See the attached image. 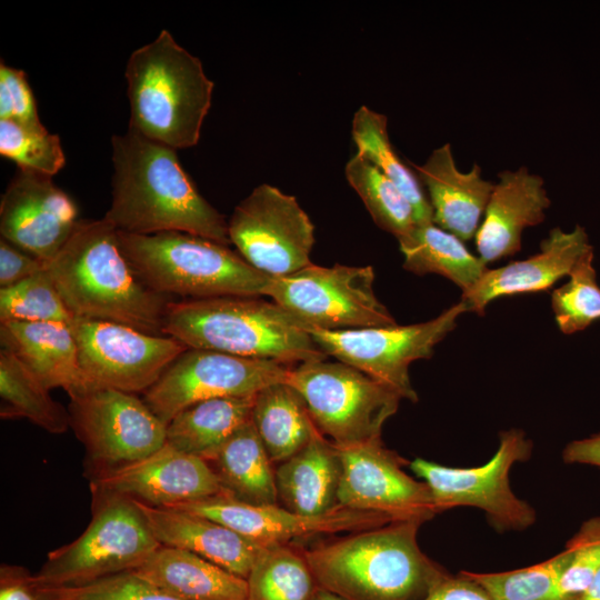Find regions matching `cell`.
<instances>
[{
	"label": "cell",
	"instance_id": "1",
	"mask_svg": "<svg viewBox=\"0 0 600 600\" xmlns=\"http://www.w3.org/2000/svg\"><path fill=\"white\" fill-rule=\"evenodd\" d=\"M111 204L119 231L187 232L230 246L228 221L197 190L174 149L128 128L111 138Z\"/></svg>",
	"mask_w": 600,
	"mask_h": 600
},
{
	"label": "cell",
	"instance_id": "2",
	"mask_svg": "<svg viewBox=\"0 0 600 600\" xmlns=\"http://www.w3.org/2000/svg\"><path fill=\"white\" fill-rule=\"evenodd\" d=\"M46 267L73 318L163 334L167 307L174 299L154 292L139 279L119 247L117 228L104 217L79 220Z\"/></svg>",
	"mask_w": 600,
	"mask_h": 600
},
{
	"label": "cell",
	"instance_id": "3",
	"mask_svg": "<svg viewBox=\"0 0 600 600\" xmlns=\"http://www.w3.org/2000/svg\"><path fill=\"white\" fill-rule=\"evenodd\" d=\"M421 524L359 530L303 554L318 587L343 600H421L444 577L419 547Z\"/></svg>",
	"mask_w": 600,
	"mask_h": 600
},
{
	"label": "cell",
	"instance_id": "4",
	"mask_svg": "<svg viewBox=\"0 0 600 600\" xmlns=\"http://www.w3.org/2000/svg\"><path fill=\"white\" fill-rule=\"evenodd\" d=\"M162 332L188 348L287 366L327 358L306 323L263 297L172 300Z\"/></svg>",
	"mask_w": 600,
	"mask_h": 600
},
{
	"label": "cell",
	"instance_id": "5",
	"mask_svg": "<svg viewBox=\"0 0 600 600\" xmlns=\"http://www.w3.org/2000/svg\"><path fill=\"white\" fill-rule=\"evenodd\" d=\"M129 128L174 150L198 143L214 83L168 30L129 57Z\"/></svg>",
	"mask_w": 600,
	"mask_h": 600
},
{
	"label": "cell",
	"instance_id": "6",
	"mask_svg": "<svg viewBox=\"0 0 600 600\" xmlns=\"http://www.w3.org/2000/svg\"><path fill=\"white\" fill-rule=\"evenodd\" d=\"M118 241L139 279L172 299L266 297L271 280L229 246L204 237L179 231L131 234L118 230Z\"/></svg>",
	"mask_w": 600,
	"mask_h": 600
},
{
	"label": "cell",
	"instance_id": "7",
	"mask_svg": "<svg viewBox=\"0 0 600 600\" xmlns=\"http://www.w3.org/2000/svg\"><path fill=\"white\" fill-rule=\"evenodd\" d=\"M99 497L83 533L51 551L40 570L30 576L38 587L84 584L139 568L161 546L131 498Z\"/></svg>",
	"mask_w": 600,
	"mask_h": 600
},
{
	"label": "cell",
	"instance_id": "8",
	"mask_svg": "<svg viewBox=\"0 0 600 600\" xmlns=\"http://www.w3.org/2000/svg\"><path fill=\"white\" fill-rule=\"evenodd\" d=\"M303 398L317 429L336 446L381 439L401 398L362 371L327 358L290 369L287 380Z\"/></svg>",
	"mask_w": 600,
	"mask_h": 600
},
{
	"label": "cell",
	"instance_id": "9",
	"mask_svg": "<svg viewBox=\"0 0 600 600\" xmlns=\"http://www.w3.org/2000/svg\"><path fill=\"white\" fill-rule=\"evenodd\" d=\"M371 266L309 264L270 280L266 297L309 329L329 331L394 326L396 320L377 298Z\"/></svg>",
	"mask_w": 600,
	"mask_h": 600
},
{
	"label": "cell",
	"instance_id": "10",
	"mask_svg": "<svg viewBox=\"0 0 600 600\" xmlns=\"http://www.w3.org/2000/svg\"><path fill=\"white\" fill-rule=\"evenodd\" d=\"M532 442L520 429L502 431L499 447L484 464L456 468L421 458L410 462L412 472L422 479L439 512L456 507L482 510L496 530L521 531L536 521L534 509L511 490L509 473L517 462L527 461Z\"/></svg>",
	"mask_w": 600,
	"mask_h": 600
},
{
	"label": "cell",
	"instance_id": "11",
	"mask_svg": "<svg viewBox=\"0 0 600 600\" xmlns=\"http://www.w3.org/2000/svg\"><path fill=\"white\" fill-rule=\"evenodd\" d=\"M466 303L444 310L437 318L408 326H387L352 330L309 329L316 343L327 354L347 363L394 391L401 399L418 401L409 376V366L429 359L434 347L467 312Z\"/></svg>",
	"mask_w": 600,
	"mask_h": 600
},
{
	"label": "cell",
	"instance_id": "12",
	"mask_svg": "<svg viewBox=\"0 0 600 600\" xmlns=\"http://www.w3.org/2000/svg\"><path fill=\"white\" fill-rule=\"evenodd\" d=\"M228 234L238 253L269 277H284L312 263V221L293 196L271 184H259L236 206Z\"/></svg>",
	"mask_w": 600,
	"mask_h": 600
},
{
	"label": "cell",
	"instance_id": "13",
	"mask_svg": "<svg viewBox=\"0 0 600 600\" xmlns=\"http://www.w3.org/2000/svg\"><path fill=\"white\" fill-rule=\"evenodd\" d=\"M69 397L70 428L98 471L143 459L166 443L167 426L134 393L89 387Z\"/></svg>",
	"mask_w": 600,
	"mask_h": 600
},
{
	"label": "cell",
	"instance_id": "14",
	"mask_svg": "<svg viewBox=\"0 0 600 600\" xmlns=\"http://www.w3.org/2000/svg\"><path fill=\"white\" fill-rule=\"evenodd\" d=\"M69 326L90 387L144 393L188 349L172 337L146 333L112 321L73 318Z\"/></svg>",
	"mask_w": 600,
	"mask_h": 600
},
{
	"label": "cell",
	"instance_id": "15",
	"mask_svg": "<svg viewBox=\"0 0 600 600\" xmlns=\"http://www.w3.org/2000/svg\"><path fill=\"white\" fill-rule=\"evenodd\" d=\"M290 368L271 360L188 348L143 393V401L167 426L183 409L224 397H252L287 380Z\"/></svg>",
	"mask_w": 600,
	"mask_h": 600
},
{
	"label": "cell",
	"instance_id": "16",
	"mask_svg": "<svg viewBox=\"0 0 600 600\" xmlns=\"http://www.w3.org/2000/svg\"><path fill=\"white\" fill-rule=\"evenodd\" d=\"M334 447L341 462L338 506L421 523L438 513L428 486L403 471V460L381 439Z\"/></svg>",
	"mask_w": 600,
	"mask_h": 600
},
{
	"label": "cell",
	"instance_id": "17",
	"mask_svg": "<svg viewBox=\"0 0 600 600\" xmlns=\"http://www.w3.org/2000/svg\"><path fill=\"white\" fill-rule=\"evenodd\" d=\"M78 213L52 177L18 169L1 196L0 234L47 264L74 231Z\"/></svg>",
	"mask_w": 600,
	"mask_h": 600
},
{
	"label": "cell",
	"instance_id": "18",
	"mask_svg": "<svg viewBox=\"0 0 600 600\" xmlns=\"http://www.w3.org/2000/svg\"><path fill=\"white\" fill-rule=\"evenodd\" d=\"M171 509L212 519L263 546L286 544L296 538L320 533L354 532L394 522L383 514L340 506L322 514L303 516L280 504H251L226 493Z\"/></svg>",
	"mask_w": 600,
	"mask_h": 600
},
{
	"label": "cell",
	"instance_id": "19",
	"mask_svg": "<svg viewBox=\"0 0 600 600\" xmlns=\"http://www.w3.org/2000/svg\"><path fill=\"white\" fill-rule=\"evenodd\" d=\"M94 493L118 494L158 508H172L223 493L206 460L164 443L138 461L96 472Z\"/></svg>",
	"mask_w": 600,
	"mask_h": 600
},
{
	"label": "cell",
	"instance_id": "20",
	"mask_svg": "<svg viewBox=\"0 0 600 600\" xmlns=\"http://www.w3.org/2000/svg\"><path fill=\"white\" fill-rule=\"evenodd\" d=\"M593 250L581 226L566 232L556 227L540 243V251L524 260L487 269L461 300L467 310L483 314L486 307L503 296L546 291L569 276L577 262Z\"/></svg>",
	"mask_w": 600,
	"mask_h": 600
},
{
	"label": "cell",
	"instance_id": "21",
	"mask_svg": "<svg viewBox=\"0 0 600 600\" xmlns=\"http://www.w3.org/2000/svg\"><path fill=\"white\" fill-rule=\"evenodd\" d=\"M550 203L540 176L526 167L500 172L474 237L480 259L488 264L517 253L523 230L541 223Z\"/></svg>",
	"mask_w": 600,
	"mask_h": 600
},
{
	"label": "cell",
	"instance_id": "22",
	"mask_svg": "<svg viewBox=\"0 0 600 600\" xmlns=\"http://www.w3.org/2000/svg\"><path fill=\"white\" fill-rule=\"evenodd\" d=\"M132 500L161 546L190 551L238 577L247 579L268 547L212 519Z\"/></svg>",
	"mask_w": 600,
	"mask_h": 600
},
{
	"label": "cell",
	"instance_id": "23",
	"mask_svg": "<svg viewBox=\"0 0 600 600\" xmlns=\"http://www.w3.org/2000/svg\"><path fill=\"white\" fill-rule=\"evenodd\" d=\"M433 211V223L462 241L476 237L494 184L474 164L460 171L449 143L434 149L421 166L410 163Z\"/></svg>",
	"mask_w": 600,
	"mask_h": 600
},
{
	"label": "cell",
	"instance_id": "24",
	"mask_svg": "<svg viewBox=\"0 0 600 600\" xmlns=\"http://www.w3.org/2000/svg\"><path fill=\"white\" fill-rule=\"evenodd\" d=\"M0 343L48 390L62 388L71 396L90 387L82 374L77 342L68 323L0 322Z\"/></svg>",
	"mask_w": 600,
	"mask_h": 600
},
{
	"label": "cell",
	"instance_id": "25",
	"mask_svg": "<svg viewBox=\"0 0 600 600\" xmlns=\"http://www.w3.org/2000/svg\"><path fill=\"white\" fill-rule=\"evenodd\" d=\"M341 462L332 442L318 432L299 452L276 470L278 500L303 516H318L338 507Z\"/></svg>",
	"mask_w": 600,
	"mask_h": 600
},
{
	"label": "cell",
	"instance_id": "26",
	"mask_svg": "<svg viewBox=\"0 0 600 600\" xmlns=\"http://www.w3.org/2000/svg\"><path fill=\"white\" fill-rule=\"evenodd\" d=\"M132 571L180 600H248L247 579L181 549L160 546Z\"/></svg>",
	"mask_w": 600,
	"mask_h": 600
},
{
	"label": "cell",
	"instance_id": "27",
	"mask_svg": "<svg viewBox=\"0 0 600 600\" xmlns=\"http://www.w3.org/2000/svg\"><path fill=\"white\" fill-rule=\"evenodd\" d=\"M252 422L239 427L209 462L223 493L247 503L278 504L276 471Z\"/></svg>",
	"mask_w": 600,
	"mask_h": 600
},
{
	"label": "cell",
	"instance_id": "28",
	"mask_svg": "<svg viewBox=\"0 0 600 600\" xmlns=\"http://www.w3.org/2000/svg\"><path fill=\"white\" fill-rule=\"evenodd\" d=\"M254 396L197 402L177 413L166 429V443L211 462L244 422L251 419Z\"/></svg>",
	"mask_w": 600,
	"mask_h": 600
},
{
	"label": "cell",
	"instance_id": "29",
	"mask_svg": "<svg viewBox=\"0 0 600 600\" xmlns=\"http://www.w3.org/2000/svg\"><path fill=\"white\" fill-rule=\"evenodd\" d=\"M251 420L272 462L289 459L320 432L303 398L287 381L254 396Z\"/></svg>",
	"mask_w": 600,
	"mask_h": 600
},
{
	"label": "cell",
	"instance_id": "30",
	"mask_svg": "<svg viewBox=\"0 0 600 600\" xmlns=\"http://www.w3.org/2000/svg\"><path fill=\"white\" fill-rule=\"evenodd\" d=\"M397 240L406 270L417 274H440L457 284L462 293L469 291L488 269L461 239L433 222L416 224Z\"/></svg>",
	"mask_w": 600,
	"mask_h": 600
},
{
	"label": "cell",
	"instance_id": "31",
	"mask_svg": "<svg viewBox=\"0 0 600 600\" xmlns=\"http://www.w3.org/2000/svg\"><path fill=\"white\" fill-rule=\"evenodd\" d=\"M351 134L361 154L402 191L412 207L416 224L433 222V211L414 171L396 152L384 114L361 106L353 114Z\"/></svg>",
	"mask_w": 600,
	"mask_h": 600
},
{
	"label": "cell",
	"instance_id": "32",
	"mask_svg": "<svg viewBox=\"0 0 600 600\" xmlns=\"http://www.w3.org/2000/svg\"><path fill=\"white\" fill-rule=\"evenodd\" d=\"M37 377L11 352L0 350V417L26 418L60 434L70 428L68 409L54 401Z\"/></svg>",
	"mask_w": 600,
	"mask_h": 600
},
{
	"label": "cell",
	"instance_id": "33",
	"mask_svg": "<svg viewBox=\"0 0 600 600\" xmlns=\"http://www.w3.org/2000/svg\"><path fill=\"white\" fill-rule=\"evenodd\" d=\"M344 174L379 228L399 239L416 226L412 207L402 191L361 154L356 152L349 159Z\"/></svg>",
	"mask_w": 600,
	"mask_h": 600
},
{
	"label": "cell",
	"instance_id": "34",
	"mask_svg": "<svg viewBox=\"0 0 600 600\" xmlns=\"http://www.w3.org/2000/svg\"><path fill=\"white\" fill-rule=\"evenodd\" d=\"M247 582L248 600H310L316 590L304 554L287 544L268 546Z\"/></svg>",
	"mask_w": 600,
	"mask_h": 600
},
{
	"label": "cell",
	"instance_id": "35",
	"mask_svg": "<svg viewBox=\"0 0 600 600\" xmlns=\"http://www.w3.org/2000/svg\"><path fill=\"white\" fill-rule=\"evenodd\" d=\"M0 154L18 169L52 177L66 164L58 134L40 124L0 120Z\"/></svg>",
	"mask_w": 600,
	"mask_h": 600
},
{
	"label": "cell",
	"instance_id": "36",
	"mask_svg": "<svg viewBox=\"0 0 600 600\" xmlns=\"http://www.w3.org/2000/svg\"><path fill=\"white\" fill-rule=\"evenodd\" d=\"M73 316L60 297L52 278L44 270L6 288H0V322H61Z\"/></svg>",
	"mask_w": 600,
	"mask_h": 600
},
{
	"label": "cell",
	"instance_id": "37",
	"mask_svg": "<svg viewBox=\"0 0 600 600\" xmlns=\"http://www.w3.org/2000/svg\"><path fill=\"white\" fill-rule=\"evenodd\" d=\"M592 262L593 250L577 262L569 281L551 293L554 319L564 334L582 331L600 319V287Z\"/></svg>",
	"mask_w": 600,
	"mask_h": 600
},
{
	"label": "cell",
	"instance_id": "38",
	"mask_svg": "<svg viewBox=\"0 0 600 600\" xmlns=\"http://www.w3.org/2000/svg\"><path fill=\"white\" fill-rule=\"evenodd\" d=\"M570 556L571 551L566 546L554 557L527 568L468 574L487 591L491 600H549Z\"/></svg>",
	"mask_w": 600,
	"mask_h": 600
},
{
	"label": "cell",
	"instance_id": "39",
	"mask_svg": "<svg viewBox=\"0 0 600 600\" xmlns=\"http://www.w3.org/2000/svg\"><path fill=\"white\" fill-rule=\"evenodd\" d=\"M571 551L549 600H580L600 569V517L584 521L567 542Z\"/></svg>",
	"mask_w": 600,
	"mask_h": 600
},
{
	"label": "cell",
	"instance_id": "40",
	"mask_svg": "<svg viewBox=\"0 0 600 600\" xmlns=\"http://www.w3.org/2000/svg\"><path fill=\"white\" fill-rule=\"evenodd\" d=\"M34 587L41 600H180L133 571L79 586Z\"/></svg>",
	"mask_w": 600,
	"mask_h": 600
},
{
	"label": "cell",
	"instance_id": "41",
	"mask_svg": "<svg viewBox=\"0 0 600 600\" xmlns=\"http://www.w3.org/2000/svg\"><path fill=\"white\" fill-rule=\"evenodd\" d=\"M0 120L41 123L26 72L3 62L0 63Z\"/></svg>",
	"mask_w": 600,
	"mask_h": 600
},
{
	"label": "cell",
	"instance_id": "42",
	"mask_svg": "<svg viewBox=\"0 0 600 600\" xmlns=\"http://www.w3.org/2000/svg\"><path fill=\"white\" fill-rule=\"evenodd\" d=\"M46 263L0 238V288L13 286L42 270Z\"/></svg>",
	"mask_w": 600,
	"mask_h": 600
},
{
	"label": "cell",
	"instance_id": "43",
	"mask_svg": "<svg viewBox=\"0 0 600 600\" xmlns=\"http://www.w3.org/2000/svg\"><path fill=\"white\" fill-rule=\"evenodd\" d=\"M421 600H491L487 591L467 571L442 577Z\"/></svg>",
	"mask_w": 600,
	"mask_h": 600
},
{
	"label": "cell",
	"instance_id": "44",
	"mask_svg": "<svg viewBox=\"0 0 600 600\" xmlns=\"http://www.w3.org/2000/svg\"><path fill=\"white\" fill-rule=\"evenodd\" d=\"M0 600H41L37 588L22 568L1 566Z\"/></svg>",
	"mask_w": 600,
	"mask_h": 600
},
{
	"label": "cell",
	"instance_id": "45",
	"mask_svg": "<svg viewBox=\"0 0 600 600\" xmlns=\"http://www.w3.org/2000/svg\"><path fill=\"white\" fill-rule=\"evenodd\" d=\"M562 459L566 463L600 468V432L569 442L562 451Z\"/></svg>",
	"mask_w": 600,
	"mask_h": 600
},
{
	"label": "cell",
	"instance_id": "46",
	"mask_svg": "<svg viewBox=\"0 0 600 600\" xmlns=\"http://www.w3.org/2000/svg\"><path fill=\"white\" fill-rule=\"evenodd\" d=\"M580 600H600V569L597 572L592 584Z\"/></svg>",
	"mask_w": 600,
	"mask_h": 600
},
{
	"label": "cell",
	"instance_id": "47",
	"mask_svg": "<svg viewBox=\"0 0 600 600\" xmlns=\"http://www.w3.org/2000/svg\"><path fill=\"white\" fill-rule=\"evenodd\" d=\"M310 600H343L342 598L338 597L337 594L329 592L320 587H318Z\"/></svg>",
	"mask_w": 600,
	"mask_h": 600
}]
</instances>
